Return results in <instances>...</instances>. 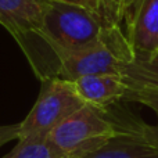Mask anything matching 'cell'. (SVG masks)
Returning <instances> with one entry per match:
<instances>
[{"label":"cell","mask_w":158,"mask_h":158,"mask_svg":"<svg viewBox=\"0 0 158 158\" xmlns=\"http://www.w3.org/2000/svg\"><path fill=\"white\" fill-rule=\"evenodd\" d=\"M50 2H64V3H71V4H78V6H82V7L89 8L92 11H96V13H100L103 15L100 0H50Z\"/></svg>","instance_id":"obj_14"},{"label":"cell","mask_w":158,"mask_h":158,"mask_svg":"<svg viewBox=\"0 0 158 158\" xmlns=\"http://www.w3.org/2000/svg\"><path fill=\"white\" fill-rule=\"evenodd\" d=\"M83 106L85 101L71 81L53 78L42 82L38 100L25 119L19 122V139L47 137L56 126Z\"/></svg>","instance_id":"obj_3"},{"label":"cell","mask_w":158,"mask_h":158,"mask_svg":"<svg viewBox=\"0 0 158 158\" xmlns=\"http://www.w3.org/2000/svg\"><path fill=\"white\" fill-rule=\"evenodd\" d=\"M125 35L133 56L158 53V0H125L122 15Z\"/></svg>","instance_id":"obj_5"},{"label":"cell","mask_w":158,"mask_h":158,"mask_svg":"<svg viewBox=\"0 0 158 158\" xmlns=\"http://www.w3.org/2000/svg\"><path fill=\"white\" fill-rule=\"evenodd\" d=\"M112 119L117 123L118 133L85 158H158V150L142 137L136 121L122 122L114 117Z\"/></svg>","instance_id":"obj_6"},{"label":"cell","mask_w":158,"mask_h":158,"mask_svg":"<svg viewBox=\"0 0 158 158\" xmlns=\"http://www.w3.org/2000/svg\"><path fill=\"white\" fill-rule=\"evenodd\" d=\"M47 0H0V25L19 39L40 29Z\"/></svg>","instance_id":"obj_7"},{"label":"cell","mask_w":158,"mask_h":158,"mask_svg":"<svg viewBox=\"0 0 158 158\" xmlns=\"http://www.w3.org/2000/svg\"><path fill=\"white\" fill-rule=\"evenodd\" d=\"M2 158H63L47 142V137H25Z\"/></svg>","instance_id":"obj_11"},{"label":"cell","mask_w":158,"mask_h":158,"mask_svg":"<svg viewBox=\"0 0 158 158\" xmlns=\"http://www.w3.org/2000/svg\"><path fill=\"white\" fill-rule=\"evenodd\" d=\"M103 15L110 24H114L121 27L122 25V15L125 0H100Z\"/></svg>","instance_id":"obj_12"},{"label":"cell","mask_w":158,"mask_h":158,"mask_svg":"<svg viewBox=\"0 0 158 158\" xmlns=\"http://www.w3.org/2000/svg\"><path fill=\"white\" fill-rule=\"evenodd\" d=\"M118 25L86 7L47 0L39 31L19 39V49L40 82L60 77L67 57L100 44Z\"/></svg>","instance_id":"obj_1"},{"label":"cell","mask_w":158,"mask_h":158,"mask_svg":"<svg viewBox=\"0 0 158 158\" xmlns=\"http://www.w3.org/2000/svg\"><path fill=\"white\" fill-rule=\"evenodd\" d=\"M132 56L122 28H117L100 44L67 57L58 78L75 81L86 75H119L121 61Z\"/></svg>","instance_id":"obj_4"},{"label":"cell","mask_w":158,"mask_h":158,"mask_svg":"<svg viewBox=\"0 0 158 158\" xmlns=\"http://www.w3.org/2000/svg\"><path fill=\"white\" fill-rule=\"evenodd\" d=\"M119 77L126 86L158 87V53L150 57L132 56L119 64Z\"/></svg>","instance_id":"obj_9"},{"label":"cell","mask_w":158,"mask_h":158,"mask_svg":"<svg viewBox=\"0 0 158 158\" xmlns=\"http://www.w3.org/2000/svg\"><path fill=\"white\" fill-rule=\"evenodd\" d=\"M125 101H133L140 103L143 106H147L157 115L158 119V87L150 86H128L126 94L123 97ZM142 137L151 146L158 150V122L157 125H146L143 122H137Z\"/></svg>","instance_id":"obj_10"},{"label":"cell","mask_w":158,"mask_h":158,"mask_svg":"<svg viewBox=\"0 0 158 158\" xmlns=\"http://www.w3.org/2000/svg\"><path fill=\"white\" fill-rule=\"evenodd\" d=\"M18 139H19V122L11 123V125H0V147Z\"/></svg>","instance_id":"obj_13"},{"label":"cell","mask_w":158,"mask_h":158,"mask_svg":"<svg viewBox=\"0 0 158 158\" xmlns=\"http://www.w3.org/2000/svg\"><path fill=\"white\" fill-rule=\"evenodd\" d=\"M71 82L85 104L100 110H107L123 100L128 90L125 81L119 75H86Z\"/></svg>","instance_id":"obj_8"},{"label":"cell","mask_w":158,"mask_h":158,"mask_svg":"<svg viewBox=\"0 0 158 158\" xmlns=\"http://www.w3.org/2000/svg\"><path fill=\"white\" fill-rule=\"evenodd\" d=\"M117 133V123L108 108L85 104L50 132L47 142L63 158H85Z\"/></svg>","instance_id":"obj_2"}]
</instances>
